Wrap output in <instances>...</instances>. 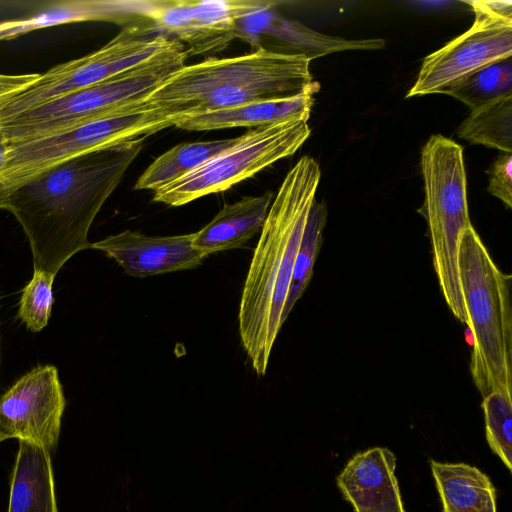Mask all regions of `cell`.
<instances>
[{
    "label": "cell",
    "instance_id": "obj_30",
    "mask_svg": "<svg viewBox=\"0 0 512 512\" xmlns=\"http://www.w3.org/2000/svg\"><path fill=\"white\" fill-rule=\"evenodd\" d=\"M477 7L507 19H512L511 1H471Z\"/></svg>",
    "mask_w": 512,
    "mask_h": 512
},
{
    "label": "cell",
    "instance_id": "obj_2",
    "mask_svg": "<svg viewBox=\"0 0 512 512\" xmlns=\"http://www.w3.org/2000/svg\"><path fill=\"white\" fill-rule=\"evenodd\" d=\"M318 162L303 156L288 171L269 207L244 282L239 313L242 346L258 376L265 375L284 323L293 267L320 182Z\"/></svg>",
    "mask_w": 512,
    "mask_h": 512
},
{
    "label": "cell",
    "instance_id": "obj_11",
    "mask_svg": "<svg viewBox=\"0 0 512 512\" xmlns=\"http://www.w3.org/2000/svg\"><path fill=\"white\" fill-rule=\"evenodd\" d=\"M279 4L271 0H148L145 17L183 43L190 57L224 50L236 38L240 18Z\"/></svg>",
    "mask_w": 512,
    "mask_h": 512
},
{
    "label": "cell",
    "instance_id": "obj_4",
    "mask_svg": "<svg viewBox=\"0 0 512 512\" xmlns=\"http://www.w3.org/2000/svg\"><path fill=\"white\" fill-rule=\"evenodd\" d=\"M458 270L467 326L473 337L470 371L483 397L512 392L511 275L495 264L471 225L458 248Z\"/></svg>",
    "mask_w": 512,
    "mask_h": 512
},
{
    "label": "cell",
    "instance_id": "obj_20",
    "mask_svg": "<svg viewBox=\"0 0 512 512\" xmlns=\"http://www.w3.org/2000/svg\"><path fill=\"white\" fill-rule=\"evenodd\" d=\"M443 512H497L495 489L476 467L431 461Z\"/></svg>",
    "mask_w": 512,
    "mask_h": 512
},
{
    "label": "cell",
    "instance_id": "obj_3",
    "mask_svg": "<svg viewBox=\"0 0 512 512\" xmlns=\"http://www.w3.org/2000/svg\"><path fill=\"white\" fill-rule=\"evenodd\" d=\"M310 60L264 50L185 65L146 99L169 117L288 97L315 85Z\"/></svg>",
    "mask_w": 512,
    "mask_h": 512
},
{
    "label": "cell",
    "instance_id": "obj_16",
    "mask_svg": "<svg viewBox=\"0 0 512 512\" xmlns=\"http://www.w3.org/2000/svg\"><path fill=\"white\" fill-rule=\"evenodd\" d=\"M148 0H62L46 3L28 17L0 22V41L14 40L30 32L85 21H105L123 27L149 21Z\"/></svg>",
    "mask_w": 512,
    "mask_h": 512
},
{
    "label": "cell",
    "instance_id": "obj_1",
    "mask_svg": "<svg viewBox=\"0 0 512 512\" xmlns=\"http://www.w3.org/2000/svg\"><path fill=\"white\" fill-rule=\"evenodd\" d=\"M147 137L60 163L13 189L6 210L22 226L34 270L56 276L77 252L90 248L89 229Z\"/></svg>",
    "mask_w": 512,
    "mask_h": 512
},
{
    "label": "cell",
    "instance_id": "obj_6",
    "mask_svg": "<svg viewBox=\"0 0 512 512\" xmlns=\"http://www.w3.org/2000/svg\"><path fill=\"white\" fill-rule=\"evenodd\" d=\"M188 57L184 44L175 40L146 61L2 121L0 128L9 142L31 139L143 102L185 66Z\"/></svg>",
    "mask_w": 512,
    "mask_h": 512
},
{
    "label": "cell",
    "instance_id": "obj_31",
    "mask_svg": "<svg viewBox=\"0 0 512 512\" xmlns=\"http://www.w3.org/2000/svg\"><path fill=\"white\" fill-rule=\"evenodd\" d=\"M23 91V90H22ZM21 91H18V92H13V93H9V94H6V95H3V96H0V109L7 103V101L9 99H11L14 95H16L17 93H19Z\"/></svg>",
    "mask_w": 512,
    "mask_h": 512
},
{
    "label": "cell",
    "instance_id": "obj_22",
    "mask_svg": "<svg viewBox=\"0 0 512 512\" xmlns=\"http://www.w3.org/2000/svg\"><path fill=\"white\" fill-rule=\"evenodd\" d=\"M458 135L472 144L512 153V95L471 110Z\"/></svg>",
    "mask_w": 512,
    "mask_h": 512
},
{
    "label": "cell",
    "instance_id": "obj_9",
    "mask_svg": "<svg viewBox=\"0 0 512 512\" xmlns=\"http://www.w3.org/2000/svg\"><path fill=\"white\" fill-rule=\"evenodd\" d=\"M176 39L151 21L123 27L106 45L82 58L57 65L14 95L0 109V122L70 92L128 70L171 46Z\"/></svg>",
    "mask_w": 512,
    "mask_h": 512
},
{
    "label": "cell",
    "instance_id": "obj_18",
    "mask_svg": "<svg viewBox=\"0 0 512 512\" xmlns=\"http://www.w3.org/2000/svg\"><path fill=\"white\" fill-rule=\"evenodd\" d=\"M273 200L271 192L246 196L225 204L201 230L193 233V245L206 257L243 247L260 233Z\"/></svg>",
    "mask_w": 512,
    "mask_h": 512
},
{
    "label": "cell",
    "instance_id": "obj_14",
    "mask_svg": "<svg viewBox=\"0 0 512 512\" xmlns=\"http://www.w3.org/2000/svg\"><path fill=\"white\" fill-rule=\"evenodd\" d=\"M114 259L132 277L195 269L206 256L193 245V233L148 236L125 230L90 244Z\"/></svg>",
    "mask_w": 512,
    "mask_h": 512
},
{
    "label": "cell",
    "instance_id": "obj_13",
    "mask_svg": "<svg viewBox=\"0 0 512 512\" xmlns=\"http://www.w3.org/2000/svg\"><path fill=\"white\" fill-rule=\"evenodd\" d=\"M270 6L240 18L236 23V38L253 50L299 56L312 60L348 50H377L385 46L381 38L345 39L315 31L304 24L282 16Z\"/></svg>",
    "mask_w": 512,
    "mask_h": 512
},
{
    "label": "cell",
    "instance_id": "obj_28",
    "mask_svg": "<svg viewBox=\"0 0 512 512\" xmlns=\"http://www.w3.org/2000/svg\"><path fill=\"white\" fill-rule=\"evenodd\" d=\"M40 74L6 75L0 74V96L22 91L35 82Z\"/></svg>",
    "mask_w": 512,
    "mask_h": 512
},
{
    "label": "cell",
    "instance_id": "obj_29",
    "mask_svg": "<svg viewBox=\"0 0 512 512\" xmlns=\"http://www.w3.org/2000/svg\"><path fill=\"white\" fill-rule=\"evenodd\" d=\"M9 141L0 128V210H6L9 190L4 181V171L7 164Z\"/></svg>",
    "mask_w": 512,
    "mask_h": 512
},
{
    "label": "cell",
    "instance_id": "obj_7",
    "mask_svg": "<svg viewBox=\"0 0 512 512\" xmlns=\"http://www.w3.org/2000/svg\"><path fill=\"white\" fill-rule=\"evenodd\" d=\"M173 126L148 102H138L39 137L9 142L4 181L9 193L44 171L75 157Z\"/></svg>",
    "mask_w": 512,
    "mask_h": 512
},
{
    "label": "cell",
    "instance_id": "obj_25",
    "mask_svg": "<svg viewBox=\"0 0 512 512\" xmlns=\"http://www.w3.org/2000/svg\"><path fill=\"white\" fill-rule=\"evenodd\" d=\"M486 439L504 465L512 469V397L510 392L493 391L483 397Z\"/></svg>",
    "mask_w": 512,
    "mask_h": 512
},
{
    "label": "cell",
    "instance_id": "obj_12",
    "mask_svg": "<svg viewBox=\"0 0 512 512\" xmlns=\"http://www.w3.org/2000/svg\"><path fill=\"white\" fill-rule=\"evenodd\" d=\"M64 409L57 368L38 366L0 397V437L28 441L51 453L58 444Z\"/></svg>",
    "mask_w": 512,
    "mask_h": 512
},
{
    "label": "cell",
    "instance_id": "obj_27",
    "mask_svg": "<svg viewBox=\"0 0 512 512\" xmlns=\"http://www.w3.org/2000/svg\"><path fill=\"white\" fill-rule=\"evenodd\" d=\"M488 191L501 200L507 208L512 207V153L501 152L490 169Z\"/></svg>",
    "mask_w": 512,
    "mask_h": 512
},
{
    "label": "cell",
    "instance_id": "obj_15",
    "mask_svg": "<svg viewBox=\"0 0 512 512\" xmlns=\"http://www.w3.org/2000/svg\"><path fill=\"white\" fill-rule=\"evenodd\" d=\"M396 458L387 448L355 454L337 477L354 512H406L395 477Z\"/></svg>",
    "mask_w": 512,
    "mask_h": 512
},
{
    "label": "cell",
    "instance_id": "obj_23",
    "mask_svg": "<svg viewBox=\"0 0 512 512\" xmlns=\"http://www.w3.org/2000/svg\"><path fill=\"white\" fill-rule=\"evenodd\" d=\"M443 94L456 98L471 110L512 95V57L468 75Z\"/></svg>",
    "mask_w": 512,
    "mask_h": 512
},
{
    "label": "cell",
    "instance_id": "obj_32",
    "mask_svg": "<svg viewBox=\"0 0 512 512\" xmlns=\"http://www.w3.org/2000/svg\"><path fill=\"white\" fill-rule=\"evenodd\" d=\"M0 442H2V439H1V437H0Z\"/></svg>",
    "mask_w": 512,
    "mask_h": 512
},
{
    "label": "cell",
    "instance_id": "obj_24",
    "mask_svg": "<svg viewBox=\"0 0 512 512\" xmlns=\"http://www.w3.org/2000/svg\"><path fill=\"white\" fill-rule=\"evenodd\" d=\"M326 218L327 208L325 204L315 199L311 206L295 259L283 309L284 322L296 302L303 295L312 277L314 263L321 247Z\"/></svg>",
    "mask_w": 512,
    "mask_h": 512
},
{
    "label": "cell",
    "instance_id": "obj_5",
    "mask_svg": "<svg viewBox=\"0 0 512 512\" xmlns=\"http://www.w3.org/2000/svg\"><path fill=\"white\" fill-rule=\"evenodd\" d=\"M420 164L425 193L420 211L428 224L438 283L448 308L467 325L458 270L459 244L472 225L463 148L443 135H432L422 149Z\"/></svg>",
    "mask_w": 512,
    "mask_h": 512
},
{
    "label": "cell",
    "instance_id": "obj_10",
    "mask_svg": "<svg viewBox=\"0 0 512 512\" xmlns=\"http://www.w3.org/2000/svg\"><path fill=\"white\" fill-rule=\"evenodd\" d=\"M472 26L427 55L406 97L443 94L468 75L512 57V19L489 13L471 1Z\"/></svg>",
    "mask_w": 512,
    "mask_h": 512
},
{
    "label": "cell",
    "instance_id": "obj_8",
    "mask_svg": "<svg viewBox=\"0 0 512 512\" xmlns=\"http://www.w3.org/2000/svg\"><path fill=\"white\" fill-rule=\"evenodd\" d=\"M311 130L304 120H287L250 129L230 147L183 177L153 191V201L178 207L224 192L278 160L293 155Z\"/></svg>",
    "mask_w": 512,
    "mask_h": 512
},
{
    "label": "cell",
    "instance_id": "obj_26",
    "mask_svg": "<svg viewBox=\"0 0 512 512\" xmlns=\"http://www.w3.org/2000/svg\"><path fill=\"white\" fill-rule=\"evenodd\" d=\"M55 275L34 270L31 280L24 287L17 316L32 332L41 331L48 323L53 304Z\"/></svg>",
    "mask_w": 512,
    "mask_h": 512
},
{
    "label": "cell",
    "instance_id": "obj_17",
    "mask_svg": "<svg viewBox=\"0 0 512 512\" xmlns=\"http://www.w3.org/2000/svg\"><path fill=\"white\" fill-rule=\"evenodd\" d=\"M319 89L317 82L288 97L257 100L216 111L181 114L170 118L174 127L188 131L257 128L287 120L307 121L314 103V94Z\"/></svg>",
    "mask_w": 512,
    "mask_h": 512
},
{
    "label": "cell",
    "instance_id": "obj_21",
    "mask_svg": "<svg viewBox=\"0 0 512 512\" xmlns=\"http://www.w3.org/2000/svg\"><path fill=\"white\" fill-rule=\"evenodd\" d=\"M237 137L178 144L157 157L137 179L134 189L152 190L191 172L235 143Z\"/></svg>",
    "mask_w": 512,
    "mask_h": 512
},
{
    "label": "cell",
    "instance_id": "obj_19",
    "mask_svg": "<svg viewBox=\"0 0 512 512\" xmlns=\"http://www.w3.org/2000/svg\"><path fill=\"white\" fill-rule=\"evenodd\" d=\"M8 512H58L50 453L19 440Z\"/></svg>",
    "mask_w": 512,
    "mask_h": 512
}]
</instances>
